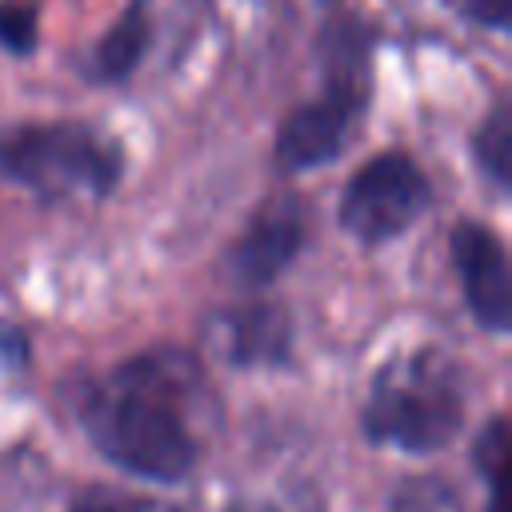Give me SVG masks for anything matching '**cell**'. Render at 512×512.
Returning a JSON list of instances; mask_svg holds the SVG:
<instances>
[{
  "instance_id": "cell-1",
  "label": "cell",
  "mask_w": 512,
  "mask_h": 512,
  "mask_svg": "<svg viewBox=\"0 0 512 512\" xmlns=\"http://www.w3.org/2000/svg\"><path fill=\"white\" fill-rule=\"evenodd\" d=\"M196 364L180 352H148L104 376L84 400L92 444L144 480H180L196 464Z\"/></svg>"
},
{
  "instance_id": "cell-2",
  "label": "cell",
  "mask_w": 512,
  "mask_h": 512,
  "mask_svg": "<svg viewBox=\"0 0 512 512\" xmlns=\"http://www.w3.org/2000/svg\"><path fill=\"white\" fill-rule=\"evenodd\" d=\"M464 420V392L456 364L440 352H412L388 364L368 396L364 428L380 444L404 452H432L456 436Z\"/></svg>"
},
{
  "instance_id": "cell-3",
  "label": "cell",
  "mask_w": 512,
  "mask_h": 512,
  "mask_svg": "<svg viewBox=\"0 0 512 512\" xmlns=\"http://www.w3.org/2000/svg\"><path fill=\"white\" fill-rule=\"evenodd\" d=\"M120 172V148L88 124L32 120L0 128V176L32 188L36 196H100L120 180Z\"/></svg>"
},
{
  "instance_id": "cell-4",
  "label": "cell",
  "mask_w": 512,
  "mask_h": 512,
  "mask_svg": "<svg viewBox=\"0 0 512 512\" xmlns=\"http://www.w3.org/2000/svg\"><path fill=\"white\" fill-rule=\"evenodd\" d=\"M332 44L328 48V76H324V92L308 104H300L276 136V160L288 172H308L320 168L328 160H336L348 144V132L364 108V92H368V56H364V40L356 36V28H332Z\"/></svg>"
},
{
  "instance_id": "cell-5",
  "label": "cell",
  "mask_w": 512,
  "mask_h": 512,
  "mask_svg": "<svg viewBox=\"0 0 512 512\" xmlns=\"http://www.w3.org/2000/svg\"><path fill=\"white\" fill-rule=\"evenodd\" d=\"M428 200L432 184L408 152H376L348 176L340 192V224L364 244H384L408 232Z\"/></svg>"
},
{
  "instance_id": "cell-6",
  "label": "cell",
  "mask_w": 512,
  "mask_h": 512,
  "mask_svg": "<svg viewBox=\"0 0 512 512\" xmlns=\"http://www.w3.org/2000/svg\"><path fill=\"white\" fill-rule=\"evenodd\" d=\"M452 256L464 284V300L480 328L508 332L512 324V276H508V252L504 240L476 220H464L452 232Z\"/></svg>"
},
{
  "instance_id": "cell-7",
  "label": "cell",
  "mask_w": 512,
  "mask_h": 512,
  "mask_svg": "<svg viewBox=\"0 0 512 512\" xmlns=\"http://www.w3.org/2000/svg\"><path fill=\"white\" fill-rule=\"evenodd\" d=\"M300 248H304V208L292 196L272 200L232 244L228 272L244 288H264L300 256Z\"/></svg>"
},
{
  "instance_id": "cell-8",
  "label": "cell",
  "mask_w": 512,
  "mask_h": 512,
  "mask_svg": "<svg viewBox=\"0 0 512 512\" xmlns=\"http://www.w3.org/2000/svg\"><path fill=\"white\" fill-rule=\"evenodd\" d=\"M220 332L236 364H276L288 356V344H292V324L276 304L236 308L220 320Z\"/></svg>"
},
{
  "instance_id": "cell-9",
  "label": "cell",
  "mask_w": 512,
  "mask_h": 512,
  "mask_svg": "<svg viewBox=\"0 0 512 512\" xmlns=\"http://www.w3.org/2000/svg\"><path fill=\"white\" fill-rule=\"evenodd\" d=\"M148 32H152L148 8H144V0H136L132 8L120 12V20L96 44V52H92V76L96 80H124L140 64V56L148 48Z\"/></svg>"
},
{
  "instance_id": "cell-10",
  "label": "cell",
  "mask_w": 512,
  "mask_h": 512,
  "mask_svg": "<svg viewBox=\"0 0 512 512\" xmlns=\"http://www.w3.org/2000/svg\"><path fill=\"white\" fill-rule=\"evenodd\" d=\"M476 164L488 172V180L496 188L512 184V108L496 104L488 112V120L476 132Z\"/></svg>"
},
{
  "instance_id": "cell-11",
  "label": "cell",
  "mask_w": 512,
  "mask_h": 512,
  "mask_svg": "<svg viewBox=\"0 0 512 512\" xmlns=\"http://www.w3.org/2000/svg\"><path fill=\"white\" fill-rule=\"evenodd\" d=\"M0 44L16 56L36 48V12L28 4H0Z\"/></svg>"
},
{
  "instance_id": "cell-12",
  "label": "cell",
  "mask_w": 512,
  "mask_h": 512,
  "mask_svg": "<svg viewBox=\"0 0 512 512\" xmlns=\"http://www.w3.org/2000/svg\"><path fill=\"white\" fill-rule=\"evenodd\" d=\"M476 464L484 468V480H488V492H492V504H496V492H500V464H504V420L496 416L480 444H476Z\"/></svg>"
},
{
  "instance_id": "cell-13",
  "label": "cell",
  "mask_w": 512,
  "mask_h": 512,
  "mask_svg": "<svg viewBox=\"0 0 512 512\" xmlns=\"http://www.w3.org/2000/svg\"><path fill=\"white\" fill-rule=\"evenodd\" d=\"M468 20L484 28H508L512 24V0H456Z\"/></svg>"
},
{
  "instance_id": "cell-14",
  "label": "cell",
  "mask_w": 512,
  "mask_h": 512,
  "mask_svg": "<svg viewBox=\"0 0 512 512\" xmlns=\"http://www.w3.org/2000/svg\"><path fill=\"white\" fill-rule=\"evenodd\" d=\"M76 512H148V508H140V504H124V500H108V496H100V500H84Z\"/></svg>"
},
{
  "instance_id": "cell-15",
  "label": "cell",
  "mask_w": 512,
  "mask_h": 512,
  "mask_svg": "<svg viewBox=\"0 0 512 512\" xmlns=\"http://www.w3.org/2000/svg\"><path fill=\"white\" fill-rule=\"evenodd\" d=\"M236 512H268V508H236Z\"/></svg>"
}]
</instances>
